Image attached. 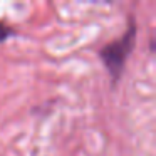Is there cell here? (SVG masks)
I'll return each instance as SVG.
<instances>
[{
  "label": "cell",
  "instance_id": "cell-1",
  "mask_svg": "<svg viewBox=\"0 0 156 156\" xmlns=\"http://www.w3.org/2000/svg\"><path fill=\"white\" fill-rule=\"evenodd\" d=\"M133 45H134V25H131L128 29V32L119 41L106 45L101 51V59L104 61L108 71L111 72L112 79L119 77V74H121L122 67H124V62L128 59L129 52H131Z\"/></svg>",
  "mask_w": 156,
  "mask_h": 156
},
{
  "label": "cell",
  "instance_id": "cell-2",
  "mask_svg": "<svg viewBox=\"0 0 156 156\" xmlns=\"http://www.w3.org/2000/svg\"><path fill=\"white\" fill-rule=\"evenodd\" d=\"M9 35H10V30H9V29H5L4 25L0 24V42L4 41L5 37H9Z\"/></svg>",
  "mask_w": 156,
  "mask_h": 156
}]
</instances>
